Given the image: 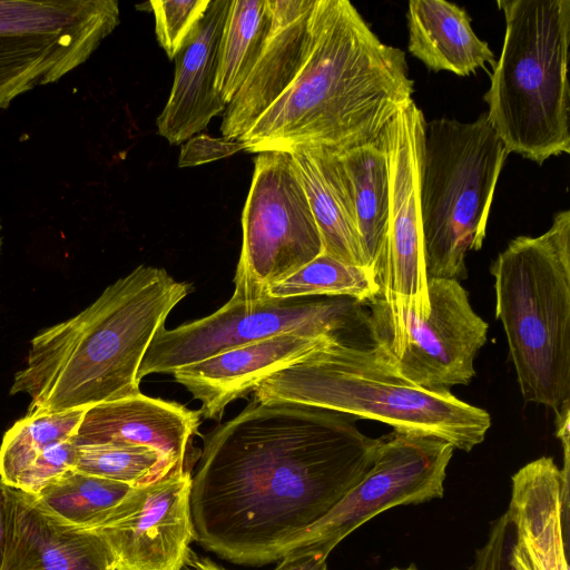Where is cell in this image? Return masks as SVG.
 I'll return each mask as SVG.
<instances>
[{
    "instance_id": "5b68a950",
    "label": "cell",
    "mask_w": 570,
    "mask_h": 570,
    "mask_svg": "<svg viewBox=\"0 0 570 570\" xmlns=\"http://www.w3.org/2000/svg\"><path fill=\"white\" fill-rule=\"evenodd\" d=\"M490 272L522 397L558 413L570 406V210L512 239Z\"/></svg>"
},
{
    "instance_id": "7a4b0ae2",
    "label": "cell",
    "mask_w": 570,
    "mask_h": 570,
    "mask_svg": "<svg viewBox=\"0 0 570 570\" xmlns=\"http://www.w3.org/2000/svg\"><path fill=\"white\" fill-rule=\"evenodd\" d=\"M412 94L404 51L383 43L350 1L315 0L301 69L238 140L254 154L379 142Z\"/></svg>"
},
{
    "instance_id": "6da1fadb",
    "label": "cell",
    "mask_w": 570,
    "mask_h": 570,
    "mask_svg": "<svg viewBox=\"0 0 570 570\" xmlns=\"http://www.w3.org/2000/svg\"><path fill=\"white\" fill-rule=\"evenodd\" d=\"M202 438L189 497L194 540L247 566L281 560L364 478L380 444L346 415L256 400Z\"/></svg>"
},
{
    "instance_id": "ffe728a7",
    "label": "cell",
    "mask_w": 570,
    "mask_h": 570,
    "mask_svg": "<svg viewBox=\"0 0 570 570\" xmlns=\"http://www.w3.org/2000/svg\"><path fill=\"white\" fill-rule=\"evenodd\" d=\"M200 414L185 405L139 393L86 409L72 441L92 444H137L159 451L176 465L198 433Z\"/></svg>"
},
{
    "instance_id": "7c38bea8",
    "label": "cell",
    "mask_w": 570,
    "mask_h": 570,
    "mask_svg": "<svg viewBox=\"0 0 570 570\" xmlns=\"http://www.w3.org/2000/svg\"><path fill=\"white\" fill-rule=\"evenodd\" d=\"M453 451L450 443L430 435L393 430L381 436L364 478L294 540L284 556L303 550L327 558L345 537L379 513L442 498Z\"/></svg>"
},
{
    "instance_id": "7402d4cb",
    "label": "cell",
    "mask_w": 570,
    "mask_h": 570,
    "mask_svg": "<svg viewBox=\"0 0 570 570\" xmlns=\"http://www.w3.org/2000/svg\"><path fill=\"white\" fill-rule=\"evenodd\" d=\"M409 51L433 71L469 76L495 57L471 26L465 9L445 0H411Z\"/></svg>"
},
{
    "instance_id": "44dd1931",
    "label": "cell",
    "mask_w": 570,
    "mask_h": 570,
    "mask_svg": "<svg viewBox=\"0 0 570 570\" xmlns=\"http://www.w3.org/2000/svg\"><path fill=\"white\" fill-rule=\"evenodd\" d=\"M291 154L318 228L323 253L365 266L345 171L332 150L321 147Z\"/></svg>"
},
{
    "instance_id": "ba28073f",
    "label": "cell",
    "mask_w": 570,
    "mask_h": 570,
    "mask_svg": "<svg viewBox=\"0 0 570 570\" xmlns=\"http://www.w3.org/2000/svg\"><path fill=\"white\" fill-rule=\"evenodd\" d=\"M422 110L413 99L400 107L382 134L389 169V218L376 268L380 293L366 302L373 345L385 355L401 346L403 316L430 313L420 210Z\"/></svg>"
},
{
    "instance_id": "f546056e",
    "label": "cell",
    "mask_w": 570,
    "mask_h": 570,
    "mask_svg": "<svg viewBox=\"0 0 570 570\" xmlns=\"http://www.w3.org/2000/svg\"><path fill=\"white\" fill-rule=\"evenodd\" d=\"M77 450L72 438L47 449L21 473L13 488L36 495L56 478L75 470Z\"/></svg>"
},
{
    "instance_id": "4fadbf2b",
    "label": "cell",
    "mask_w": 570,
    "mask_h": 570,
    "mask_svg": "<svg viewBox=\"0 0 570 570\" xmlns=\"http://www.w3.org/2000/svg\"><path fill=\"white\" fill-rule=\"evenodd\" d=\"M430 313H406L399 352L384 355L395 372L428 391H450L475 376L474 360L487 342L488 323L456 279L428 278Z\"/></svg>"
},
{
    "instance_id": "83f0119b",
    "label": "cell",
    "mask_w": 570,
    "mask_h": 570,
    "mask_svg": "<svg viewBox=\"0 0 570 570\" xmlns=\"http://www.w3.org/2000/svg\"><path fill=\"white\" fill-rule=\"evenodd\" d=\"M159 451L137 444H92L77 450L75 470L134 488L151 483L173 468Z\"/></svg>"
},
{
    "instance_id": "30bf717a",
    "label": "cell",
    "mask_w": 570,
    "mask_h": 570,
    "mask_svg": "<svg viewBox=\"0 0 570 570\" xmlns=\"http://www.w3.org/2000/svg\"><path fill=\"white\" fill-rule=\"evenodd\" d=\"M119 22L116 0H0V109L86 62Z\"/></svg>"
},
{
    "instance_id": "d6986e66",
    "label": "cell",
    "mask_w": 570,
    "mask_h": 570,
    "mask_svg": "<svg viewBox=\"0 0 570 570\" xmlns=\"http://www.w3.org/2000/svg\"><path fill=\"white\" fill-rule=\"evenodd\" d=\"M232 0H210L181 50L168 100L156 119L158 134L170 145L186 142L207 127L226 104L215 89L218 49Z\"/></svg>"
},
{
    "instance_id": "4316f807",
    "label": "cell",
    "mask_w": 570,
    "mask_h": 570,
    "mask_svg": "<svg viewBox=\"0 0 570 570\" xmlns=\"http://www.w3.org/2000/svg\"><path fill=\"white\" fill-rule=\"evenodd\" d=\"M85 411L37 413L17 421L0 446V479L13 488L39 454L75 435Z\"/></svg>"
},
{
    "instance_id": "3957f363",
    "label": "cell",
    "mask_w": 570,
    "mask_h": 570,
    "mask_svg": "<svg viewBox=\"0 0 570 570\" xmlns=\"http://www.w3.org/2000/svg\"><path fill=\"white\" fill-rule=\"evenodd\" d=\"M191 292L164 268L141 264L76 316L31 341L10 394L30 396L27 415L86 410L137 395L139 367L175 306Z\"/></svg>"
},
{
    "instance_id": "d6a6232c",
    "label": "cell",
    "mask_w": 570,
    "mask_h": 570,
    "mask_svg": "<svg viewBox=\"0 0 570 570\" xmlns=\"http://www.w3.org/2000/svg\"><path fill=\"white\" fill-rule=\"evenodd\" d=\"M274 570H327L326 558L309 551L287 552Z\"/></svg>"
},
{
    "instance_id": "ac0fdd59",
    "label": "cell",
    "mask_w": 570,
    "mask_h": 570,
    "mask_svg": "<svg viewBox=\"0 0 570 570\" xmlns=\"http://www.w3.org/2000/svg\"><path fill=\"white\" fill-rule=\"evenodd\" d=\"M326 336L275 335L180 367L173 376L202 403L198 410L202 417L219 422L227 405L309 354Z\"/></svg>"
},
{
    "instance_id": "4dcf8cb0",
    "label": "cell",
    "mask_w": 570,
    "mask_h": 570,
    "mask_svg": "<svg viewBox=\"0 0 570 570\" xmlns=\"http://www.w3.org/2000/svg\"><path fill=\"white\" fill-rule=\"evenodd\" d=\"M514 533L505 512L490 529L485 543L476 550L470 570H519L512 562Z\"/></svg>"
},
{
    "instance_id": "5bb4252c",
    "label": "cell",
    "mask_w": 570,
    "mask_h": 570,
    "mask_svg": "<svg viewBox=\"0 0 570 570\" xmlns=\"http://www.w3.org/2000/svg\"><path fill=\"white\" fill-rule=\"evenodd\" d=\"M191 472L173 468L160 479L134 488L94 529L109 547L116 570H181L194 540Z\"/></svg>"
},
{
    "instance_id": "1f68e13d",
    "label": "cell",
    "mask_w": 570,
    "mask_h": 570,
    "mask_svg": "<svg viewBox=\"0 0 570 570\" xmlns=\"http://www.w3.org/2000/svg\"><path fill=\"white\" fill-rule=\"evenodd\" d=\"M240 150H244V145L239 140L224 136L216 138L208 135H196L183 145L178 166L203 165L229 157Z\"/></svg>"
},
{
    "instance_id": "e575fe53",
    "label": "cell",
    "mask_w": 570,
    "mask_h": 570,
    "mask_svg": "<svg viewBox=\"0 0 570 570\" xmlns=\"http://www.w3.org/2000/svg\"><path fill=\"white\" fill-rule=\"evenodd\" d=\"M390 570H419L417 568H415L414 566H410V567H406V568H392Z\"/></svg>"
},
{
    "instance_id": "836d02e7",
    "label": "cell",
    "mask_w": 570,
    "mask_h": 570,
    "mask_svg": "<svg viewBox=\"0 0 570 570\" xmlns=\"http://www.w3.org/2000/svg\"><path fill=\"white\" fill-rule=\"evenodd\" d=\"M8 485L0 479V570L3 564L8 530Z\"/></svg>"
},
{
    "instance_id": "277c9868",
    "label": "cell",
    "mask_w": 570,
    "mask_h": 570,
    "mask_svg": "<svg viewBox=\"0 0 570 570\" xmlns=\"http://www.w3.org/2000/svg\"><path fill=\"white\" fill-rule=\"evenodd\" d=\"M258 402L295 403L370 419L393 430L438 438L470 452L491 426L490 414L450 391H428L399 375L380 351L328 335L309 354L264 380Z\"/></svg>"
},
{
    "instance_id": "cb8c5ba5",
    "label": "cell",
    "mask_w": 570,
    "mask_h": 570,
    "mask_svg": "<svg viewBox=\"0 0 570 570\" xmlns=\"http://www.w3.org/2000/svg\"><path fill=\"white\" fill-rule=\"evenodd\" d=\"M272 22L269 0H232L218 49L215 89L232 101L252 71Z\"/></svg>"
},
{
    "instance_id": "f1b7e54d",
    "label": "cell",
    "mask_w": 570,
    "mask_h": 570,
    "mask_svg": "<svg viewBox=\"0 0 570 570\" xmlns=\"http://www.w3.org/2000/svg\"><path fill=\"white\" fill-rule=\"evenodd\" d=\"M210 0H154L150 10L155 17V32L159 46L170 60L189 39L205 14Z\"/></svg>"
},
{
    "instance_id": "d4e9b609",
    "label": "cell",
    "mask_w": 570,
    "mask_h": 570,
    "mask_svg": "<svg viewBox=\"0 0 570 570\" xmlns=\"http://www.w3.org/2000/svg\"><path fill=\"white\" fill-rule=\"evenodd\" d=\"M132 489L122 482L70 470L33 497L45 510L61 521L94 530Z\"/></svg>"
},
{
    "instance_id": "52a82bcc",
    "label": "cell",
    "mask_w": 570,
    "mask_h": 570,
    "mask_svg": "<svg viewBox=\"0 0 570 570\" xmlns=\"http://www.w3.org/2000/svg\"><path fill=\"white\" fill-rule=\"evenodd\" d=\"M509 153L487 112L472 122H424L420 210L428 278L466 276L465 257L485 237L494 190Z\"/></svg>"
},
{
    "instance_id": "8fae6325",
    "label": "cell",
    "mask_w": 570,
    "mask_h": 570,
    "mask_svg": "<svg viewBox=\"0 0 570 570\" xmlns=\"http://www.w3.org/2000/svg\"><path fill=\"white\" fill-rule=\"evenodd\" d=\"M354 298L302 297L243 303L230 298L203 318L158 331L139 367L138 377L173 374L180 367L224 351L285 333L340 335L361 323L366 313Z\"/></svg>"
},
{
    "instance_id": "2e32d148",
    "label": "cell",
    "mask_w": 570,
    "mask_h": 570,
    "mask_svg": "<svg viewBox=\"0 0 570 570\" xmlns=\"http://www.w3.org/2000/svg\"><path fill=\"white\" fill-rule=\"evenodd\" d=\"M272 22L248 77L223 112L220 131L238 140L276 101L301 69L312 39L315 0H269Z\"/></svg>"
},
{
    "instance_id": "8992f818",
    "label": "cell",
    "mask_w": 570,
    "mask_h": 570,
    "mask_svg": "<svg viewBox=\"0 0 570 570\" xmlns=\"http://www.w3.org/2000/svg\"><path fill=\"white\" fill-rule=\"evenodd\" d=\"M505 32L487 118L508 153L541 165L570 153V0H500Z\"/></svg>"
},
{
    "instance_id": "603a6c76",
    "label": "cell",
    "mask_w": 570,
    "mask_h": 570,
    "mask_svg": "<svg viewBox=\"0 0 570 570\" xmlns=\"http://www.w3.org/2000/svg\"><path fill=\"white\" fill-rule=\"evenodd\" d=\"M334 153V151H333ZM347 178L366 267L375 271L389 218V169L381 141L335 153Z\"/></svg>"
},
{
    "instance_id": "d590c367",
    "label": "cell",
    "mask_w": 570,
    "mask_h": 570,
    "mask_svg": "<svg viewBox=\"0 0 570 570\" xmlns=\"http://www.w3.org/2000/svg\"><path fill=\"white\" fill-rule=\"evenodd\" d=\"M0 232H1V223H0ZM1 236H0V249H1Z\"/></svg>"
},
{
    "instance_id": "e0dca14e",
    "label": "cell",
    "mask_w": 570,
    "mask_h": 570,
    "mask_svg": "<svg viewBox=\"0 0 570 570\" xmlns=\"http://www.w3.org/2000/svg\"><path fill=\"white\" fill-rule=\"evenodd\" d=\"M8 530L1 570H116L95 531L66 523L33 495L8 485Z\"/></svg>"
},
{
    "instance_id": "484cf974",
    "label": "cell",
    "mask_w": 570,
    "mask_h": 570,
    "mask_svg": "<svg viewBox=\"0 0 570 570\" xmlns=\"http://www.w3.org/2000/svg\"><path fill=\"white\" fill-rule=\"evenodd\" d=\"M380 287L375 271L345 264L325 253L273 285L268 298L351 297L366 303L376 297Z\"/></svg>"
},
{
    "instance_id": "9c48e42d",
    "label": "cell",
    "mask_w": 570,
    "mask_h": 570,
    "mask_svg": "<svg viewBox=\"0 0 570 570\" xmlns=\"http://www.w3.org/2000/svg\"><path fill=\"white\" fill-rule=\"evenodd\" d=\"M242 249L230 298L268 301L269 288L323 253L291 154H257L242 213Z\"/></svg>"
},
{
    "instance_id": "9a60e30c",
    "label": "cell",
    "mask_w": 570,
    "mask_h": 570,
    "mask_svg": "<svg viewBox=\"0 0 570 570\" xmlns=\"http://www.w3.org/2000/svg\"><path fill=\"white\" fill-rule=\"evenodd\" d=\"M507 513L519 570H569V464L560 469L552 458L541 456L522 466L512 476Z\"/></svg>"
}]
</instances>
